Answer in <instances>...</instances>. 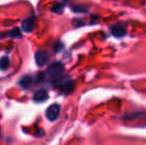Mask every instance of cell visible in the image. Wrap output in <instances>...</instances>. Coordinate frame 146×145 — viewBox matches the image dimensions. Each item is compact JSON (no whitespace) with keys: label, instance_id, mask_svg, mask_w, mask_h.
Returning a JSON list of instances; mask_svg holds the SVG:
<instances>
[{"label":"cell","instance_id":"6","mask_svg":"<svg viewBox=\"0 0 146 145\" xmlns=\"http://www.w3.org/2000/svg\"><path fill=\"white\" fill-rule=\"evenodd\" d=\"M48 99V93H47L45 89H40V91H36L33 97V99L37 103H42V101H45Z\"/></svg>","mask_w":146,"mask_h":145},{"label":"cell","instance_id":"7","mask_svg":"<svg viewBox=\"0 0 146 145\" xmlns=\"http://www.w3.org/2000/svg\"><path fill=\"white\" fill-rule=\"evenodd\" d=\"M31 83H32V77H31L30 75H25V77H22L19 81V85H21L23 89H28L31 85Z\"/></svg>","mask_w":146,"mask_h":145},{"label":"cell","instance_id":"4","mask_svg":"<svg viewBox=\"0 0 146 145\" xmlns=\"http://www.w3.org/2000/svg\"><path fill=\"white\" fill-rule=\"evenodd\" d=\"M48 60L49 56L45 51H37L36 54H35V61H36L38 66H44L45 64L48 63Z\"/></svg>","mask_w":146,"mask_h":145},{"label":"cell","instance_id":"8","mask_svg":"<svg viewBox=\"0 0 146 145\" xmlns=\"http://www.w3.org/2000/svg\"><path fill=\"white\" fill-rule=\"evenodd\" d=\"M9 67V60H8L7 57H2L0 59V70L1 71H5L8 69Z\"/></svg>","mask_w":146,"mask_h":145},{"label":"cell","instance_id":"9","mask_svg":"<svg viewBox=\"0 0 146 145\" xmlns=\"http://www.w3.org/2000/svg\"><path fill=\"white\" fill-rule=\"evenodd\" d=\"M10 37H14V38H17V37H20L21 36V33H20V30L18 28H14L9 34Z\"/></svg>","mask_w":146,"mask_h":145},{"label":"cell","instance_id":"5","mask_svg":"<svg viewBox=\"0 0 146 145\" xmlns=\"http://www.w3.org/2000/svg\"><path fill=\"white\" fill-rule=\"evenodd\" d=\"M35 26V18L34 17H30L25 19L22 22V29L23 31H25L26 33H31L34 29Z\"/></svg>","mask_w":146,"mask_h":145},{"label":"cell","instance_id":"1","mask_svg":"<svg viewBox=\"0 0 146 145\" xmlns=\"http://www.w3.org/2000/svg\"><path fill=\"white\" fill-rule=\"evenodd\" d=\"M47 75L49 79L53 83H57L64 75V66L61 63H55L51 65L47 70Z\"/></svg>","mask_w":146,"mask_h":145},{"label":"cell","instance_id":"2","mask_svg":"<svg viewBox=\"0 0 146 145\" xmlns=\"http://www.w3.org/2000/svg\"><path fill=\"white\" fill-rule=\"evenodd\" d=\"M60 111H61V107H60L59 105L57 103H54L51 107H48L46 111V116L50 121H55L57 118L59 117L60 115Z\"/></svg>","mask_w":146,"mask_h":145},{"label":"cell","instance_id":"10","mask_svg":"<svg viewBox=\"0 0 146 145\" xmlns=\"http://www.w3.org/2000/svg\"><path fill=\"white\" fill-rule=\"evenodd\" d=\"M63 9H64V7H63V5H62V4H56V5H55V7L52 9V11L57 12V13H61V12L63 11Z\"/></svg>","mask_w":146,"mask_h":145},{"label":"cell","instance_id":"3","mask_svg":"<svg viewBox=\"0 0 146 145\" xmlns=\"http://www.w3.org/2000/svg\"><path fill=\"white\" fill-rule=\"evenodd\" d=\"M110 32L114 37H117V38H121L126 34V28H125V25L122 23H117L115 25H113L110 29Z\"/></svg>","mask_w":146,"mask_h":145}]
</instances>
